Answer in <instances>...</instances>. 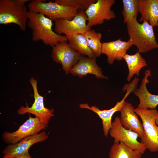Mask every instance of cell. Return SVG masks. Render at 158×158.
I'll use <instances>...</instances> for the list:
<instances>
[{
	"instance_id": "cell-1",
	"label": "cell",
	"mask_w": 158,
	"mask_h": 158,
	"mask_svg": "<svg viewBox=\"0 0 158 158\" xmlns=\"http://www.w3.org/2000/svg\"><path fill=\"white\" fill-rule=\"evenodd\" d=\"M27 24L32 30L34 42L41 40L53 47L59 42L68 40L65 36L58 35L53 30L52 21L42 13L29 11Z\"/></svg>"
},
{
	"instance_id": "cell-2",
	"label": "cell",
	"mask_w": 158,
	"mask_h": 158,
	"mask_svg": "<svg viewBox=\"0 0 158 158\" xmlns=\"http://www.w3.org/2000/svg\"><path fill=\"white\" fill-rule=\"evenodd\" d=\"M126 23L129 40L137 47L138 52L145 53L158 48L153 27L147 21L140 24L137 19H132Z\"/></svg>"
},
{
	"instance_id": "cell-3",
	"label": "cell",
	"mask_w": 158,
	"mask_h": 158,
	"mask_svg": "<svg viewBox=\"0 0 158 158\" xmlns=\"http://www.w3.org/2000/svg\"><path fill=\"white\" fill-rule=\"evenodd\" d=\"M29 0H0V24L13 23L25 31L28 19L26 3Z\"/></svg>"
},
{
	"instance_id": "cell-4",
	"label": "cell",
	"mask_w": 158,
	"mask_h": 158,
	"mask_svg": "<svg viewBox=\"0 0 158 158\" xmlns=\"http://www.w3.org/2000/svg\"><path fill=\"white\" fill-rule=\"evenodd\" d=\"M29 11L42 13L54 21L59 19L71 20L77 15L78 10L72 7L55 2H45L43 0H33L28 4Z\"/></svg>"
},
{
	"instance_id": "cell-5",
	"label": "cell",
	"mask_w": 158,
	"mask_h": 158,
	"mask_svg": "<svg viewBox=\"0 0 158 158\" xmlns=\"http://www.w3.org/2000/svg\"><path fill=\"white\" fill-rule=\"evenodd\" d=\"M140 118L145 136L141 142L151 152L158 151V126L156 123L158 111L156 109H135Z\"/></svg>"
},
{
	"instance_id": "cell-6",
	"label": "cell",
	"mask_w": 158,
	"mask_h": 158,
	"mask_svg": "<svg viewBox=\"0 0 158 158\" xmlns=\"http://www.w3.org/2000/svg\"><path fill=\"white\" fill-rule=\"evenodd\" d=\"M139 79L136 77L128 84H125L123 88V91L126 90V92L123 99L118 102L115 106L109 109L101 110L95 106L90 107L87 104H80V108L90 110L96 113L102 121L103 130L104 135L108 136L110 129L112 127L111 118L113 115L117 111H120L126 102L125 99L131 92L136 88Z\"/></svg>"
},
{
	"instance_id": "cell-7",
	"label": "cell",
	"mask_w": 158,
	"mask_h": 158,
	"mask_svg": "<svg viewBox=\"0 0 158 158\" xmlns=\"http://www.w3.org/2000/svg\"><path fill=\"white\" fill-rule=\"evenodd\" d=\"M114 0H97L92 4L85 10L87 18L88 28L101 25L105 20H110L114 18L116 15L114 11L111 9L115 4Z\"/></svg>"
},
{
	"instance_id": "cell-8",
	"label": "cell",
	"mask_w": 158,
	"mask_h": 158,
	"mask_svg": "<svg viewBox=\"0 0 158 158\" xmlns=\"http://www.w3.org/2000/svg\"><path fill=\"white\" fill-rule=\"evenodd\" d=\"M109 133L110 136L114 139V143L123 142L126 146L143 154L147 150L144 145L137 140L139 137L136 133L124 128L120 122V118L115 117L112 122V127Z\"/></svg>"
},
{
	"instance_id": "cell-9",
	"label": "cell",
	"mask_w": 158,
	"mask_h": 158,
	"mask_svg": "<svg viewBox=\"0 0 158 158\" xmlns=\"http://www.w3.org/2000/svg\"><path fill=\"white\" fill-rule=\"evenodd\" d=\"M85 11L79 10L71 20L59 19L54 21V31L58 34H64L67 39L78 34H84L88 28Z\"/></svg>"
},
{
	"instance_id": "cell-10",
	"label": "cell",
	"mask_w": 158,
	"mask_h": 158,
	"mask_svg": "<svg viewBox=\"0 0 158 158\" xmlns=\"http://www.w3.org/2000/svg\"><path fill=\"white\" fill-rule=\"evenodd\" d=\"M30 82L32 87L34 93V101L32 106L29 107L26 104V107L21 106L17 111V113L23 115L27 113L35 115L40 121L47 125L51 118L54 116V110L45 107L44 102V97L40 95L38 92L37 86V81L32 77Z\"/></svg>"
},
{
	"instance_id": "cell-11",
	"label": "cell",
	"mask_w": 158,
	"mask_h": 158,
	"mask_svg": "<svg viewBox=\"0 0 158 158\" xmlns=\"http://www.w3.org/2000/svg\"><path fill=\"white\" fill-rule=\"evenodd\" d=\"M47 126L38 118L32 117L29 115L28 119L17 130L12 133L5 131L2 134V138L6 143H16L24 138L38 134Z\"/></svg>"
},
{
	"instance_id": "cell-12",
	"label": "cell",
	"mask_w": 158,
	"mask_h": 158,
	"mask_svg": "<svg viewBox=\"0 0 158 158\" xmlns=\"http://www.w3.org/2000/svg\"><path fill=\"white\" fill-rule=\"evenodd\" d=\"M82 56L73 49L69 43L64 42H59L52 47L51 57L56 63L61 64L63 70L68 74Z\"/></svg>"
},
{
	"instance_id": "cell-13",
	"label": "cell",
	"mask_w": 158,
	"mask_h": 158,
	"mask_svg": "<svg viewBox=\"0 0 158 158\" xmlns=\"http://www.w3.org/2000/svg\"><path fill=\"white\" fill-rule=\"evenodd\" d=\"M44 131L29 136L20 140L16 143L7 146L3 151V158H15L28 152L33 144L43 142L48 138Z\"/></svg>"
},
{
	"instance_id": "cell-14",
	"label": "cell",
	"mask_w": 158,
	"mask_h": 158,
	"mask_svg": "<svg viewBox=\"0 0 158 158\" xmlns=\"http://www.w3.org/2000/svg\"><path fill=\"white\" fill-rule=\"evenodd\" d=\"M120 112V120L122 126L126 129L137 133L142 141L145 136L142 123L132 104L126 101Z\"/></svg>"
},
{
	"instance_id": "cell-15",
	"label": "cell",
	"mask_w": 158,
	"mask_h": 158,
	"mask_svg": "<svg viewBox=\"0 0 158 158\" xmlns=\"http://www.w3.org/2000/svg\"><path fill=\"white\" fill-rule=\"evenodd\" d=\"M70 73L73 76L82 78L88 74L94 75L98 78L107 79L97 64L96 58H90L82 56L78 62L72 68Z\"/></svg>"
},
{
	"instance_id": "cell-16",
	"label": "cell",
	"mask_w": 158,
	"mask_h": 158,
	"mask_svg": "<svg viewBox=\"0 0 158 158\" xmlns=\"http://www.w3.org/2000/svg\"><path fill=\"white\" fill-rule=\"evenodd\" d=\"M131 42L123 41L121 39L117 40L102 43L101 54L107 57V62L112 64L115 60L120 61L123 59L127 51L132 46Z\"/></svg>"
},
{
	"instance_id": "cell-17",
	"label": "cell",
	"mask_w": 158,
	"mask_h": 158,
	"mask_svg": "<svg viewBox=\"0 0 158 158\" xmlns=\"http://www.w3.org/2000/svg\"><path fill=\"white\" fill-rule=\"evenodd\" d=\"M151 76L150 70H147L141 81L139 88L133 92L139 99L138 107L140 109H156L158 105V95L151 94L148 90L147 84L149 82L148 77Z\"/></svg>"
},
{
	"instance_id": "cell-18",
	"label": "cell",
	"mask_w": 158,
	"mask_h": 158,
	"mask_svg": "<svg viewBox=\"0 0 158 158\" xmlns=\"http://www.w3.org/2000/svg\"><path fill=\"white\" fill-rule=\"evenodd\" d=\"M140 22L146 21L153 28H158V1L157 0H138Z\"/></svg>"
},
{
	"instance_id": "cell-19",
	"label": "cell",
	"mask_w": 158,
	"mask_h": 158,
	"mask_svg": "<svg viewBox=\"0 0 158 158\" xmlns=\"http://www.w3.org/2000/svg\"><path fill=\"white\" fill-rule=\"evenodd\" d=\"M123 59L125 61L128 68V73L127 78L128 82L130 81L134 75L138 76L141 69L147 65L146 61L139 52L133 55L126 54Z\"/></svg>"
},
{
	"instance_id": "cell-20",
	"label": "cell",
	"mask_w": 158,
	"mask_h": 158,
	"mask_svg": "<svg viewBox=\"0 0 158 158\" xmlns=\"http://www.w3.org/2000/svg\"><path fill=\"white\" fill-rule=\"evenodd\" d=\"M142 154L138 151L126 146L123 142L114 143L111 147L109 158H141Z\"/></svg>"
},
{
	"instance_id": "cell-21",
	"label": "cell",
	"mask_w": 158,
	"mask_h": 158,
	"mask_svg": "<svg viewBox=\"0 0 158 158\" xmlns=\"http://www.w3.org/2000/svg\"><path fill=\"white\" fill-rule=\"evenodd\" d=\"M71 48L82 56L90 58H96L88 47L83 34L75 35L68 39Z\"/></svg>"
},
{
	"instance_id": "cell-22",
	"label": "cell",
	"mask_w": 158,
	"mask_h": 158,
	"mask_svg": "<svg viewBox=\"0 0 158 158\" xmlns=\"http://www.w3.org/2000/svg\"><path fill=\"white\" fill-rule=\"evenodd\" d=\"M88 45L95 57L99 56L101 54L102 43L101 42L102 36L100 32H96L91 28L88 29L83 34Z\"/></svg>"
},
{
	"instance_id": "cell-23",
	"label": "cell",
	"mask_w": 158,
	"mask_h": 158,
	"mask_svg": "<svg viewBox=\"0 0 158 158\" xmlns=\"http://www.w3.org/2000/svg\"><path fill=\"white\" fill-rule=\"evenodd\" d=\"M123 10L122 14L124 23L132 19H137L139 11L138 0H123Z\"/></svg>"
},
{
	"instance_id": "cell-24",
	"label": "cell",
	"mask_w": 158,
	"mask_h": 158,
	"mask_svg": "<svg viewBox=\"0 0 158 158\" xmlns=\"http://www.w3.org/2000/svg\"><path fill=\"white\" fill-rule=\"evenodd\" d=\"M97 0H55V2L63 5L72 7L78 10H85Z\"/></svg>"
},
{
	"instance_id": "cell-25",
	"label": "cell",
	"mask_w": 158,
	"mask_h": 158,
	"mask_svg": "<svg viewBox=\"0 0 158 158\" xmlns=\"http://www.w3.org/2000/svg\"><path fill=\"white\" fill-rule=\"evenodd\" d=\"M15 158H31V157L28 152Z\"/></svg>"
},
{
	"instance_id": "cell-26",
	"label": "cell",
	"mask_w": 158,
	"mask_h": 158,
	"mask_svg": "<svg viewBox=\"0 0 158 158\" xmlns=\"http://www.w3.org/2000/svg\"><path fill=\"white\" fill-rule=\"evenodd\" d=\"M156 124L158 126V115H157L156 118Z\"/></svg>"
},
{
	"instance_id": "cell-27",
	"label": "cell",
	"mask_w": 158,
	"mask_h": 158,
	"mask_svg": "<svg viewBox=\"0 0 158 158\" xmlns=\"http://www.w3.org/2000/svg\"></svg>"
}]
</instances>
